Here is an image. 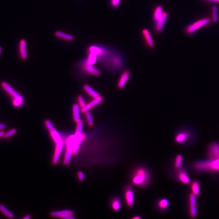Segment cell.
Instances as JSON below:
<instances>
[{
	"label": "cell",
	"mask_w": 219,
	"mask_h": 219,
	"mask_svg": "<svg viewBox=\"0 0 219 219\" xmlns=\"http://www.w3.org/2000/svg\"><path fill=\"white\" fill-rule=\"evenodd\" d=\"M211 22L210 18H201L187 25L185 29V32L188 35H194L198 31L209 25Z\"/></svg>",
	"instance_id": "2"
},
{
	"label": "cell",
	"mask_w": 219,
	"mask_h": 219,
	"mask_svg": "<svg viewBox=\"0 0 219 219\" xmlns=\"http://www.w3.org/2000/svg\"><path fill=\"white\" fill-rule=\"evenodd\" d=\"M194 171L196 173H211L219 174V158L198 160L193 162Z\"/></svg>",
	"instance_id": "1"
},
{
	"label": "cell",
	"mask_w": 219,
	"mask_h": 219,
	"mask_svg": "<svg viewBox=\"0 0 219 219\" xmlns=\"http://www.w3.org/2000/svg\"><path fill=\"white\" fill-rule=\"evenodd\" d=\"M61 219H75V217H74L73 216H71V215H65L61 217Z\"/></svg>",
	"instance_id": "39"
},
{
	"label": "cell",
	"mask_w": 219,
	"mask_h": 219,
	"mask_svg": "<svg viewBox=\"0 0 219 219\" xmlns=\"http://www.w3.org/2000/svg\"><path fill=\"white\" fill-rule=\"evenodd\" d=\"M83 121L80 120L77 123V127L76 129L75 135H81L82 134V129H83Z\"/></svg>",
	"instance_id": "29"
},
{
	"label": "cell",
	"mask_w": 219,
	"mask_h": 219,
	"mask_svg": "<svg viewBox=\"0 0 219 219\" xmlns=\"http://www.w3.org/2000/svg\"><path fill=\"white\" fill-rule=\"evenodd\" d=\"M148 180V174L144 168H139L135 173L132 182L136 185H143L145 184Z\"/></svg>",
	"instance_id": "5"
},
{
	"label": "cell",
	"mask_w": 219,
	"mask_h": 219,
	"mask_svg": "<svg viewBox=\"0 0 219 219\" xmlns=\"http://www.w3.org/2000/svg\"><path fill=\"white\" fill-rule=\"evenodd\" d=\"M178 178L181 183L184 184H189L191 182L190 178L186 170H179L178 173Z\"/></svg>",
	"instance_id": "13"
},
{
	"label": "cell",
	"mask_w": 219,
	"mask_h": 219,
	"mask_svg": "<svg viewBox=\"0 0 219 219\" xmlns=\"http://www.w3.org/2000/svg\"><path fill=\"white\" fill-rule=\"evenodd\" d=\"M197 196L191 193L189 196V214L192 218H196L197 216Z\"/></svg>",
	"instance_id": "9"
},
{
	"label": "cell",
	"mask_w": 219,
	"mask_h": 219,
	"mask_svg": "<svg viewBox=\"0 0 219 219\" xmlns=\"http://www.w3.org/2000/svg\"><path fill=\"white\" fill-rule=\"evenodd\" d=\"M190 189L191 193L195 195L196 196H199L201 192V184L199 180H194L191 183Z\"/></svg>",
	"instance_id": "14"
},
{
	"label": "cell",
	"mask_w": 219,
	"mask_h": 219,
	"mask_svg": "<svg viewBox=\"0 0 219 219\" xmlns=\"http://www.w3.org/2000/svg\"><path fill=\"white\" fill-rule=\"evenodd\" d=\"M130 75L131 73L128 71H125L124 72L122 75L121 76L120 78L119 79V82L118 83V86L119 88H123L124 87L125 84L129 79Z\"/></svg>",
	"instance_id": "16"
},
{
	"label": "cell",
	"mask_w": 219,
	"mask_h": 219,
	"mask_svg": "<svg viewBox=\"0 0 219 219\" xmlns=\"http://www.w3.org/2000/svg\"><path fill=\"white\" fill-rule=\"evenodd\" d=\"M19 52L21 58L23 60L28 58V54L26 50V41L25 39H22L19 42Z\"/></svg>",
	"instance_id": "17"
},
{
	"label": "cell",
	"mask_w": 219,
	"mask_h": 219,
	"mask_svg": "<svg viewBox=\"0 0 219 219\" xmlns=\"http://www.w3.org/2000/svg\"><path fill=\"white\" fill-rule=\"evenodd\" d=\"M83 89L85 90V92H86L88 94L92 96L93 99H96L98 97H100V94H99L98 92L95 91L92 87H90V86L87 84L84 85L83 86Z\"/></svg>",
	"instance_id": "22"
},
{
	"label": "cell",
	"mask_w": 219,
	"mask_h": 219,
	"mask_svg": "<svg viewBox=\"0 0 219 219\" xmlns=\"http://www.w3.org/2000/svg\"><path fill=\"white\" fill-rule=\"evenodd\" d=\"M143 34L144 35V38L148 46L150 47H153L154 45V42L149 31L146 29H144L143 30Z\"/></svg>",
	"instance_id": "19"
},
{
	"label": "cell",
	"mask_w": 219,
	"mask_h": 219,
	"mask_svg": "<svg viewBox=\"0 0 219 219\" xmlns=\"http://www.w3.org/2000/svg\"><path fill=\"white\" fill-rule=\"evenodd\" d=\"M125 200L128 206H132L134 203V194L131 188L128 187L127 188L125 191Z\"/></svg>",
	"instance_id": "15"
},
{
	"label": "cell",
	"mask_w": 219,
	"mask_h": 219,
	"mask_svg": "<svg viewBox=\"0 0 219 219\" xmlns=\"http://www.w3.org/2000/svg\"><path fill=\"white\" fill-rule=\"evenodd\" d=\"M195 135V133L191 130L182 131L176 135L175 140L178 144H185L194 139Z\"/></svg>",
	"instance_id": "6"
},
{
	"label": "cell",
	"mask_w": 219,
	"mask_h": 219,
	"mask_svg": "<svg viewBox=\"0 0 219 219\" xmlns=\"http://www.w3.org/2000/svg\"><path fill=\"white\" fill-rule=\"evenodd\" d=\"M74 214V213L73 211L68 209L61 210V211H53L50 213V216L52 217H58L60 218L65 215L73 216Z\"/></svg>",
	"instance_id": "18"
},
{
	"label": "cell",
	"mask_w": 219,
	"mask_h": 219,
	"mask_svg": "<svg viewBox=\"0 0 219 219\" xmlns=\"http://www.w3.org/2000/svg\"><path fill=\"white\" fill-rule=\"evenodd\" d=\"M74 139H75L74 135H70L67 139V142H66L67 143V151L65 152L64 160V164L65 166H67L69 164L71 159L72 155L73 154Z\"/></svg>",
	"instance_id": "7"
},
{
	"label": "cell",
	"mask_w": 219,
	"mask_h": 219,
	"mask_svg": "<svg viewBox=\"0 0 219 219\" xmlns=\"http://www.w3.org/2000/svg\"><path fill=\"white\" fill-rule=\"evenodd\" d=\"M2 50V48L1 46H0V55H1V54Z\"/></svg>",
	"instance_id": "44"
},
{
	"label": "cell",
	"mask_w": 219,
	"mask_h": 219,
	"mask_svg": "<svg viewBox=\"0 0 219 219\" xmlns=\"http://www.w3.org/2000/svg\"><path fill=\"white\" fill-rule=\"evenodd\" d=\"M121 0H111V5L113 8H117L120 4Z\"/></svg>",
	"instance_id": "36"
},
{
	"label": "cell",
	"mask_w": 219,
	"mask_h": 219,
	"mask_svg": "<svg viewBox=\"0 0 219 219\" xmlns=\"http://www.w3.org/2000/svg\"><path fill=\"white\" fill-rule=\"evenodd\" d=\"M31 218H32V217H31V215H26V216L23 217L22 219H30Z\"/></svg>",
	"instance_id": "42"
},
{
	"label": "cell",
	"mask_w": 219,
	"mask_h": 219,
	"mask_svg": "<svg viewBox=\"0 0 219 219\" xmlns=\"http://www.w3.org/2000/svg\"><path fill=\"white\" fill-rule=\"evenodd\" d=\"M163 7L160 5H158L154 9V13H153V19L154 21L156 22L161 18L163 13Z\"/></svg>",
	"instance_id": "24"
},
{
	"label": "cell",
	"mask_w": 219,
	"mask_h": 219,
	"mask_svg": "<svg viewBox=\"0 0 219 219\" xmlns=\"http://www.w3.org/2000/svg\"><path fill=\"white\" fill-rule=\"evenodd\" d=\"M6 126L5 124L0 123V130H3L5 129Z\"/></svg>",
	"instance_id": "40"
},
{
	"label": "cell",
	"mask_w": 219,
	"mask_h": 219,
	"mask_svg": "<svg viewBox=\"0 0 219 219\" xmlns=\"http://www.w3.org/2000/svg\"><path fill=\"white\" fill-rule=\"evenodd\" d=\"M5 134V132L4 131H0V138L4 136Z\"/></svg>",
	"instance_id": "41"
},
{
	"label": "cell",
	"mask_w": 219,
	"mask_h": 219,
	"mask_svg": "<svg viewBox=\"0 0 219 219\" xmlns=\"http://www.w3.org/2000/svg\"><path fill=\"white\" fill-rule=\"evenodd\" d=\"M112 209L116 211L119 210V209H120L121 202L119 199H115L113 201L112 203Z\"/></svg>",
	"instance_id": "30"
},
{
	"label": "cell",
	"mask_w": 219,
	"mask_h": 219,
	"mask_svg": "<svg viewBox=\"0 0 219 219\" xmlns=\"http://www.w3.org/2000/svg\"><path fill=\"white\" fill-rule=\"evenodd\" d=\"M78 177L80 181H83L85 179V176H84V173L82 171H79L78 173Z\"/></svg>",
	"instance_id": "37"
},
{
	"label": "cell",
	"mask_w": 219,
	"mask_h": 219,
	"mask_svg": "<svg viewBox=\"0 0 219 219\" xmlns=\"http://www.w3.org/2000/svg\"><path fill=\"white\" fill-rule=\"evenodd\" d=\"M80 106L77 104H73L72 107L73 110V119L75 122H78L81 120L80 119Z\"/></svg>",
	"instance_id": "20"
},
{
	"label": "cell",
	"mask_w": 219,
	"mask_h": 219,
	"mask_svg": "<svg viewBox=\"0 0 219 219\" xmlns=\"http://www.w3.org/2000/svg\"><path fill=\"white\" fill-rule=\"evenodd\" d=\"M97 60V55H96V54L90 52V53L89 54L88 58L87 60L86 63L91 65H93L96 62Z\"/></svg>",
	"instance_id": "28"
},
{
	"label": "cell",
	"mask_w": 219,
	"mask_h": 219,
	"mask_svg": "<svg viewBox=\"0 0 219 219\" xmlns=\"http://www.w3.org/2000/svg\"><path fill=\"white\" fill-rule=\"evenodd\" d=\"M167 18H168V14L167 12H164L161 18L156 22V25L155 29L157 32H160L162 31L165 23L167 21Z\"/></svg>",
	"instance_id": "12"
},
{
	"label": "cell",
	"mask_w": 219,
	"mask_h": 219,
	"mask_svg": "<svg viewBox=\"0 0 219 219\" xmlns=\"http://www.w3.org/2000/svg\"><path fill=\"white\" fill-rule=\"evenodd\" d=\"M85 114L86 118L87 119V123L88 124L89 126H93L94 123H93V119H92V117L91 113L88 111V112H86Z\"/></svg>",
	"instance_id": "33"
},
{
	"label": "cell",
	"mask_w": 219,
	"mask_h": 219,
	"mask_svg": "<svg viewBox=\"0 0 219 219\" xmlns=\"http://www.w3.org/2000/svg\"><path fill=\"white\" fill-rule=\"evenodd\" d=\"M0 212L2 213L5 216L9 219H13L14 218V215L11 212H10L4 205L0 204Z\"/></svg>",
	"instance_id": "27"
},
{
	"label": "cell",
	"mask_w": 219,
	"mask_h": 219,
	"mask_svg": "<svg viewBox=\"0 0 219 219\" xmlns=\"http://www.w3.org/2000/svg\"><path fill=\"white\" fill-rule=\"evenodd\" d=\"M16 132H17V129H15V128H13V129H11L10 131H8V132L5 133L4 137L5 139H8V138H10L11 136L14 135Z\"/></svg>",
	"instance_id": "34"
},
{
	"label": "cell",
	"mask_w": 219,
	"mask_h": 219,
	"mask_svg": "<svg viewBox=\"0 0 219 219\" xmlns=\"http://www.w3.org/2000/svg\"><path fill=\"white\" fill-rule=\"evenodd\" d=\"M45 124L47 128L50 132L51 137L56 144V147L63 146L64 142L63 139L58 131H56L53 125L51 123V121L49 119H47L45 120Z\"/></svg>",
	"instance_id": "4"
},
{
	"label": "cell",
	"mask_w": 219,
	"mask_h": 219,
	"mask_svg": "<svg viewBox=\"0 0 219 219\" xmlns=\"http://www.w3.org/2000/svg\"><path fill=\"white\" fill-rule=\"evenodd\" d=\"M1 86L3 89L7 92L10 96L13 98V105L15 107H19L23 104V97L16 90L11 86L10 84L5 81L2 82Z\"/></svg>",
	"instance_id": "3"
},
{
	"label": "cell",
	"mask_w": 219,
	"mask_h": 219,
	"mask_svg": "<svg viewBox=\"0 0 219 219\" xmlns=\"http://www.w3.org/2000/svg\"><path fill=\"white\" fill-rule=\"evenodd\" d=\"M89 50L90 52H92L96 54V55L99 57H103L106 54V50L104 48H101L100 47L96 46H92L89 47Z\"/></svg>",
	"instance_id": "21"
},
{
	"label": "cell",
	"mask_w": 219,
	"mask_h": 219,
	"mask_svg": "<svg viewBox=\"0 0 219 219\" xmlns=\"http://www.w3.org/2000/svg\"><path fill=\"white\" fill-rule=\"evenodd\" d=\"M85 70L88 73H90L93 75L96 76H98L100 75V72L99 69L94 68L93 67V65H91L87 64L86 63V65H85Z\"/></svg>",
	"instance_id": "23"
},
{
	"label": "cell",
	"mask_w": 219,
	"mask_h": 219,
	"mask_svg": "<svg viewBox=\"0 0 219 219\" xmlns=\"http://www.w3.org/2000/svg\"><path fill=\"white\" fill-rule=\"evenodd\" d=\"M211 20L213 23H217L219 21L218 7L216 5H213L212 7Z\"/></svg>",
	"instance_id": "26"
},
{
	"label": "cell",
	"mask_w": 219,
	"mask_h": 219,
	"mask_svg": "<svg viewBox=\"0 0 219 219\" xmlns=\"http://www.w3.org/2000/svg\"><path fill=\"white\" fill-rule=\"evenodd\" d=\"M158 205L160 209H166L167 208L168 205V201L166 199H163L160 200Z\"/></svg>",
	"instance_id": "32"
},
{
	"label": "cell",
	"mask_w": 219,
	"mask_h": 219,
	"mask_svg": "<svg viewBox=\"0 0 219 219\" xmlns=\"http://www.w3.org/2000/svg\"><path fill=\"white\" fill-rule=\"evenodd\" d=\"M78 100L79 105L80 106V108L84 107L86 105L85 102L84 100V98L82 96H79L78 97Z\"/></svg>",
	"instance_id": "35"
},
{
	"label": "cell",
	"mask_w": 219,
	"mask_h": 219,
	"mask_svg": "<svg viewBox=\"0 0 219 219\" xmlns=\"http://www.w3.org/2000/svg\"><path fill=\"white\" fill-rule=\"evenodd\" d=\"M183 156L181 155H178L177 156L175 160V167L177 168H179L181 167L182 162H183Z\"/></svg>",
	"instance_id": "31"
},
{
	"label": "cell",
	"mask_w": 219,
	"mask_h": 219,
	"mask_svg": "<svg viewBox=\"0 0 219 219\" xmlns=\"http://www.w3.org/2000/svg\"><path fill=\"white\" fill-rule=\"evenodd\" d=\"M133 219H141V218L139 217H134V218H133Z\"/></svg>",
	"instance_id": "43"
},
{
	"label": "cell",
	"mask_w": 219,
	"mask_h": 219,
	"mask_svg": "<svg viewBox=\"0 0 219 219\" xmlns=\"http://www.w3.org/2000/svg\"><path fill=\"white\" fill-rule=\"evenodd\" d=\"M55 36L58 38H61L63 39L66 40L67 41H72L74 40V37L72 35L64 33L61 31H57L55 33Z\"/></svg>",
	"instance_id": "25"
},
{
	"label": "cell",
	"mask_w": 219,
	"mask_h": 219,
	"mask_svg": "<svg viewBox=\"0 0 219 219\" xmlns=\"http://www.w3.org/2000/svg\"><path fill=\"white\" fill-rule=\"evenodd\" d=\"M74 147H73V155H76L78 153L79 148L80 147L81 143L86 139V135L84 134H82L81 135H75Z\"/></svg>",
	"instance_id": "11"
},
{
	"label": "cell",
	"mask_w": 219,
	"mask_h": 219,
	"mask_svg": "<svg viewBox=\"0 0 219 219\" xmlns=\"http://www.w3.org/2000/svg\"><path fill=\"white\" fill-rule=\"evenodd\" d=\"M206 157L209 159L219 158V142L213 141L209 144L206 150Z\"/></svg>",
	"instance_id": "8"
},
{
	"label": "cell",
	"mask_w": 219,
	"mask_h": 219,
	"mask_svg": "<svg viewBox=\"0 0 219 219\" xmlns=\"http://www.w3.org/2000/svg\"><path fill=\"white\" fill-rule=\"evenodd\" d=\"M103 98L101 96L98 98L93 99V100L91 101L90 103L86 104L85 107L81 108V112L83 113H85L86 112H88L93 108L95 107L96 106L101 103L103 102Z\"/></svg>",
	"instance_id": "10"
},
{
	"label": "cell",
	"mask_w": 219,
	"mask_h": 219,
	"mask_svg": "<svg viewBox=\"0 0 219 219\" xmlns=\"http://www.w3.org/2000/svg\"><path fill=\"white\" fill-rule=\"evenodd\" d=\"M209 4H219V0H202Z\"/></svg>",
	"instance_id": "38"
}]
</instances>
